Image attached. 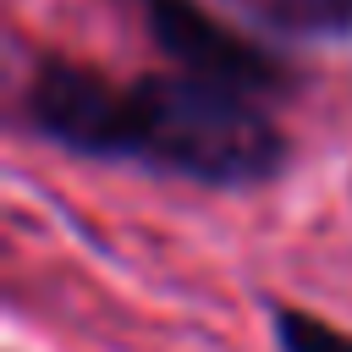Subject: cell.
<instances>
[{
  "label": "cell",
  "mask_w": 352,
  "mask_h": 352,
  "mask_svg": "<svg viewBox=\"0 0 352 352\" xmlns=\"http://www.w3.org/2000/svg\"><path fill=\"white\" fill-rule=\"evenodd\" d=\"M275 341H280V352H352V336H341L336 324L297 314V308L275 314Z\"/></svg>",
  "instance_id": "obj_3"
},
{
  "label": "cell",
  "mask_w": 352,
  "mask_h": 352,
  "mask_svg": "<svg viewBox=\"0 0 352 352\" xmlns=\"http://www.w3.org/2000/svg\"><path fill=\"white\" fill-rule=\"evenodd\" d=\"M28 116L60 148L94 160H143L214 187L264 182L280 165V132L253 99L182 72L110 82L99 72L50 60L33 72Z\"/></svg>",
  "instance_id": "obj_1"
},
{
  "label": "cell",
  "mask_w": 352,
  "mask_h": 352,
  "mask_svg": "<svg viewBox=\"0 0 352 352\" xmlns=\"http://www.w3.org/2000/svg\"><path fill=\"white\" fill-rule=\"evenodd\" d=\"M148 28L182 77L214 82V88L242 94V99H264L270 88H280V66L264 50H253L242 33L220 28L192 0H148Z\"/></svg>",
  "instance_id": "obj_2"
},
{
  "label": "cell",
  "mask_w": 352,
  "mask_h": 352,
  "mask_svg": "<svg viewBox=\"0 0 352 352\" xmlns=\"http://www.w3.org/2000/svg\"><path fill=\"white\" fill-rule=\"evenodd\" d=\"M270 6L297 11V16H308V22H346V16H352V0H270Z\"/></svg>",
  "instance_id": "obj_4"
}]
</instances>
